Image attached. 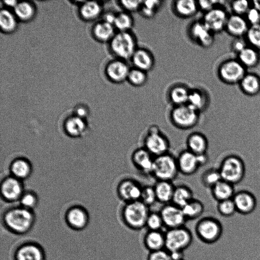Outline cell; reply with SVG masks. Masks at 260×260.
I'll list each match as a JSON object with an SVG mask.
<instances>
[{
    "label": "cell",
    "mask_w": 260,
    "mask_h": 260,
    "mask_svg": "<svg viewBox=\"0 0 260 260\" xmlns=\"http://www.w3.org/2000/svg\"><path fill=\"white\" fill-rule=\"evenodd\" d=\"M176 159L179 173L184 175H192L200 168L197 155L186 149L180 151Z\"/></svg>",
    "instance_id": "ac0fdd59"
},
{
    "label": "cell",
    "mask_w": 260,
    "mask_h": 260,
    "mask_svg": "<svg viewBox=\"0 0 260 260\" xmlns=\"http://www.w3.org/2000/svg\"><path fill=\"white\" fill-rule=\"evenodd\" d=\"M77 113L78 114V116L81 118L83 116H84L86 114V112L85 109L83 108H79L77 109Z\"/></svg>",
    "instance_id": "91938a15"
},
{
    "label": "cell",
    "mask_w": 260,
    "mask_h": 260,
    "mask_svg": "<svg viewBox=\"0 0 260 260\" xmlns=\"http://www.w3.org/2000/svg\"><path fill=\"white\" fill-rule=\"evenodd\" d=\"M143 142V147L154 157L169 152L170 141L157 125H152L148 127Z\"/></svg>",
    "instance_id": "ba28073f"
},
{
    "label": "cell",
    "mask_w": 260,
    "mask_h": 260,
    "mask_svg": "<svg viewBox=\"0 0 260 260\" xmlns=\"http://www.w3.org/2000/svg\"><path fill=\"white\" fill-rule=\"evenodd\" d=\"M169 117L174 126L178 129L187 130L198 125L200 113L187 104L174 106L170 111Z\"/></svg>",
    "instance_id": "5b68a950"
},
{
    "label": "cell",
    "mask_w": 260,
    "mask_h": 260,
    "mask_svg": "<svg viewBox=\"0 0 260 260\" xmlns=\"http://www.w3.org/2000/svg\"><path fill=\"white\" fill-rule=\"evenodd\" d=\"M249 26L244 16L233 13L229 16L225 29L230 35L238 38L245 36Z\"/></svg>",
    "instance_id": "44dd1931"
},
{
    "label": "cell",
    "mask_w": 260,
    "mask_h": 260,
    "mask_svg": "<svg viewBox=\"0 0 260 260\" xmlns=\"http://www.w3.org/2000/svg\"><path fill=\"white\" fill-rule=\"evenodd\" d=\"M12 170L13 174L19 178L26 177L30 171L27 162L23 160H17L12 165Z\"/></svg>",
    "instance_id": "c3c4849f"
},
{
    "label": "cell",
    "mask_w": 260,
    "mask_h": 260,
    "mask_svg": "<svg viewBox=\"0 0 260 260\" xmlns=\"http://www.w3.org/2000/svg\"><path fill=\"white\" fill-rule=\"evenodd\" d=\"M114 25L104 20L97 23L93 28L94 36L102 42L110 41L116 34Z\"/></svg>",
    "instance_id": "1f68e13d"
},
{
    "label": "cell",
    "mask_w": 260,
    "mask_h": 260,
    "mask_svg": "<svg viewBox=\"0 0 260 260\" xmlns=\"http://www.w3.org/2000/svg\"><path fill=\"white\" fill-rule=\"evenodd\" d=\"M14 260H45L44 251L36 243L27 242L19 245L14 253Z\"/></svg>",
    "instance_id": "2e32d148"
},
{
    "label": "cell",
    "mask_w": 260,
    "mask_h": 260,
    "mask_svg": "<svg viewBox=\"0 0 260 260\" xmlns=\"http://www.w3.org/2000/svg\"><path fill=\"white\" fill-rule=\"evenodd\" d=\"M176 260H185V259L183 258L178 259H176Z\"/></svg>",
    "instance_id": "be15d7a7"
},
{
    "label": "cell",
    "mask_w": 260,
    "mask_h": 260,
    "mask_svg": "<svg viewBox=\"0 0 260 260\" xmlns=\"http://www.w3.org/2000/svg\"><path fill=\"white\" fill-rule=\"evenodd\" d=\"M21 202L25 207H31L34 206L36 200L31 194H26L23 197Z\"/></svg>",
    "instance_id": "9f6ffc18"
},
{
    "label": "cell",
    "mask_w": 260,
    "mask_h": 260,
    "mask_svg": "<svg viewBox=\"0 0 260 260\" xmlns=\"http://www.w3.org/2000/svg\"><path fill=\"white\" fill-rule=\"evenodd\" d=\"M2 192L6 199L10 200H15L21 194V187L16 179L9 178L5 180L3 184Z\"/></svg>",
    "instance_id": "e575fe53"
},
{
    "label": "cell",
    "mask_w": 260,
    "mask_h": 260,
    "mask_svg": "<svg viewBox=\"0 0 260 260\" xmlns=\"http://www.w3.org/2000/svg\"><path fill=\"white\" fill-rule=\"evenodd\" d=\"M212 197L217 202L232 199L235 194L234 185L221 180L211 189Z\"/></svg>",
    "instance_id": "484cf974"
},
{
    "label": "cell",
    "mask_w": 260,
    "mask_h": 260,
    "mask_svg": "<svg viewBox=\"0 0 260 260\" xmlns=\"http://www.w3.org/2000/svg\"><path fill=\"white\" fill-rule=\"evenodd\" d=\"M193 198L192 189L186 185L180 184L175 186L172 203L182 209Z\"/></svg>",
    "instance_id": "f1b7e54d"
},
{
    "label": "cell",
    "mask_w": 260,
    "mask_h": 260,
    "mask_svg": "<svg viewBox=\"0 0 260 260\" xmlns=\"http://www.w3.org/2000/svg\"><path fill=\"white\" fill-rule=\"evenodd\" d=\"M229 16L224 8L218 6L205 13L202 20L214 34L219 33L225 28Z\"/></svg>",
    "instance_id": "7c38bea8"
},
{
    "label": "cell",
    "mask_w": 260,
    "mask_h": 260,
    "mask_svg": "<svg viewBox=\"0 0 260 260\" xmlns=\"http://www.w3.org/2000/svg\"><path fill=\"white\" fill-rule=\"evenodd\" d=\"M190 90L183 85H176L170 90L169 99L174 106H178L188 103Z\"/></svg>",
    "instance_id": "d6a6232c"
},
{
    "label": "cell",
    "mask_w": 260,
    "mask_h": 260,
    "mask_svg": "<svg viewBox=\"0 0 260 260\" xmlns=\"http://www.w3.org/2000/svg\"><path fill=\"white\" fill-rule=\"evenodd\" d=\"M88 216L86 212L80 208H74L67 213L66 221L71 228L75 230H81L88 223Z\"/></svg>",
    "instance_id": "d4e9b609"
},
{
    "label": "cell",
    "mask_w": 260,
    "mask_h": 260,
    "mask_svg": "<svg viewBox=\"0 0 260 260\" xmlns=\"http://www.w3.org/2000/svg\"><path fill=\"white\" fill-rule=\"evenodd\" d=\"M154 157L143 147L135 149L131 156L132 164L141 174L151 175Z\"/></svg>",
    "instance_id": "5bb4252c"
},
{
    "label": "cell",
    "mask_w": 260,
    "mask_h": 260,
    "mask_svg": "<svg viewBox=\"0 0 260 260\" xmlns=\"http://www.w3.org/2000/svg\"><path fill=\"white\" fill-rule=\"evenodd\" d=\"M245 37L249 46L260 50V24L250 25Z\"/></svg>",
    "instance_id": "b9f144b4"
},
{
    "label": "cell",
    "mask_w": 260,
    "mask_h": 260,
    "mask_svg": "<svg viewBox=\"0 0 260 260\" xmlns=\"http://www.w3.org/2000/svg\"><path fill=\"white\" fill-rule=\"evenodd\" d=\"M208 103L207 94L203 90L194 89L190 90L187 104L200 113L206 110Z\"/></svg>",
    "instance_id": "4dcf8cb0"
},
{
    "label": "cell",
    "mask_w": 260,
    "mask_h": 260,
    "mask_svg": "<svg viewBox=\"0 0 260 260\" xmlns=\"http://www.w3.org/2000/svg\"><path fill=\"white\" fill-rule=\"evenodd\" d=\"M130 60L133 67L147 73L153 69L155 63L154 58L152 53L143 48H138Z\"/></svg>",
    "instance_id": "7402d4cb"
},
{
    "label": "cell",
    "mask_w": 260,
    "mask_h": 260,
    "mask_svg": "<svg viewBox=\"0 0 260 260\" xmlns=\"http://www.w3.org/2000/svg\"><path fill=\"white\" fill-rule=\"evenodd\" d=\"M232 46L233 51H234L238 54L244 49H245L247 46V45H246V41L241 39V38H238L234 41Z\"/></svg>",
    "instance_id": "11a10c76"
},
{
    "label": "cell",
    "mask_w": 260,
    "mask_h": 260,
    "mask_svg": "<svg viewBox=\"0 0 260 260\" xmlns=\"http://www.w3.org/2000/svg\"><path fill=\"white\" fill-rule=\"evenodd\" d=\"M187 220H192L201 217L203 214L205 207L199 200L193 198L182 208Z\"/></svg>",
    "instance_id": "836d02e7"
},
{
    "label": "cell",
    "mask_w": 260,
    "mask_h": 260,
    "mask_svg": "<svg viewBox=\"0 0 260 260\" xmlns=\"http://www.w3.org/2000/svg\"><path fill=\"white\" fill-rule=\"evenodd\" d=\"M179 173L176 157L170 152L154 157L151 175L158 180L172 181Z\"/></svg>",
    "instance_id": "52a82bcc"
},
{
    "label": "cell",
    "mask_w": 260,
    "mask_h": 260,
    "mask_svg": "<svg viewBox=\"0 0 260 260\" xmlns=\"http://www.w3.org/2000/svg\"><path fill=\"white\" fill-rule=\"evenodd\" d=\"M147 80V72L134 67L131 68L127 78L129 84L135 87H140L143 86Z\"/></svg>",
    "instance_id": "60d3db41"
},
{
    "label": "cell",
    "mask_w": 260,
    "mask_h": 260,
    "mask_svg": "<svg viewBox=\"0 0 260 260\" xmlns=\"http://www.w3.org/2000/svg\"><path fill=\"white\" fill-rule=\"evenodd\" d=\"M102 11L101 6L95 1H87L82 4L80 9L81 16L86 20L98 17Z\"/></svg>",
    "instance_id": "8d00e7d4"
},
{
    "label": "cell",
    "mask_w": 260,
    "mask_h": 260,
    "mask_svg": "<svg viewBox=\"0 0 260 260\" xmlns=\"http://www.w3.org/2000/svg\"><path fill=\"white\" fill-rule=\"evenodd\" d=\"M165 249L172 254H183L193 241L191 232L185 225L167 230Z\"/></svg>",
    "instance_id": "3957f363"
},
{
    "label": "cell",
    "mask_w": 260,
    "mask_h": 260,
    "mask_svg": "<svg viewBox=\"0 0 260 260\" xmlns=\"http://www.w3.org/2000/svg\"><path fill=\"white\" fill-rule=\"evenodd\" d=\"M134 23V18L131 14L123 11L116 14L113 25L118 31H129L131 30Z\"/></svg>",
    "instance_id": "d590c367"
},
{
    "label": "cell",
    "mask_w": 260,
    "mask_h": 260,
    "mask_svg": "<svg viewBox=\"0 0 260 260\" xmlns=\"http://www.w3.org/2000/svg\"><path fill=\"white\" fill-rule=\"evenodd\" d=\"M145 227L147 230L162 231V229L165 226L159 212H149L146 220Z\"/></svg>",
    "instance_id": "f6af8a7d"
},
{
    "label": "cell",
    "mask_w": 260,
    "mask_h": 260,
    "mask_svg": "<svg viewBox=\"0 0 260 260\" xmlns=\"http://www.w3.org/2000/svg\"><path fill=\"white\" fill-rule=\"evenodd\" d=\"M246 94L253 96L260 92V77L253 73H247L239 83Z\"/></svg>",
    "instance_id": "4316f807"
},
{
    "label": "cell",
    "mask_w": 260,
    "mask_h": 260,
    "mask_svg": "<svg viewBox=\"0 0 260 260\" xmlns=\"http://www.w3.org/2000/svg\"><path fill=\"white\" fill-rule=\"evenodd\" d=\"M157 202L164 205L172 203L175 185L172 181L158 180L153 185Z\"/></svg>",
    "instance_id": "cb8c5ba5"
},
{
    "label": "cell",
    "mask_w": 260,
    "mask_h": 260,
    "mask_svg": "<svg viewBox=\"0 0 260 260\" xmlns=\"http://www.w3.org/2000/svg\"><path fill=\"white\" fill-rule=\"evenodd\" d=\"M186 149L197 155L207 153L209 142L206 136L200 132L190 133L186 139Z\"/></svg>",
    "instance_id": "ffe728a7"
},
{
    "label": "cell",
    "mask_w": 260,
    "mask_h": 260,
    "mask_svg": "<svg viewBox=\"0 0 260 260\" xmlns=\"http://www.w3.org/2000/svg\"><path fill=\"white\" fill-rule=\"evenodd\" d=\"M68 133L72 136L81 134L85 128V123L81 118L76 116L70 118L66 123Z\"/></svg>",
    "instance_id": "7bdbcfd3"
},
{
    "label": "cell",
    "mask_w": 260,
    "mask_h": 260,
    "mask_svg": "<svg viewBox=\"0 0 260 260\" xmlns=\"http://www.w3.org/2000/svg\"><path fill=\"white\" fill-rule=\"evenodd\" d=\"M147 260H173L171 253L166 249L149 252Z\"/></svg>",
    "instance_id": "816d5d0a"
},
{
    "label": "cell",
    "mask_w": 260,
    "mask_h": 260,
    "mask_svg": "<svg viewBox=\"0 0 260 260\" xmlns=\"http://www.w3.org/2000/svg\"><path fill=\"white\" fill-rule=\"evenodd\" d=\"M200 167L206 165L209 161V156L207 153L197 155Z\"/></svg>",
    "instance_id": "6f0895ef"
},
{
    "label": "cell",
    "mask_w": 260,
    "mask_h": 260,
    "mask_svg": "<svg viewBox=\"0 0 260 260\" xmlns=\"http://www.w3.org/2000/svg\"><path fill=\"white\" fill-rule=\"evenodd\" d=\"M4 3L8 6L13 7L14 8L17 4L18 2L16 1H5Z\"/></svg>",
    "instance_id": "94428289"
},
{
    "label": "cell",
    "mask_w": 260,
    "mask_h": 260,
    "mask_svg": "<svg viewBox=\"0 0 260 260\" xmlns=\"http://www.w3.org/2000/svg\"><path fill=\"white\" fill-rule=\"evenodd\" d=\"M218 169L222 180L233 185L240 183L245 175L244 162L240 157L234 154L223 158Z\"/></svg>",
    "instance_id": "277c9868"
},
{
    "label": "cell",
    "mask_w": 260,
    "mask_h": 260,
    "mask_svg": "<svg viewBox=\"0 0 260 260\" xmlns=\"http://www.w3.org/2000/svg\"><path fill=\"white\" fill-rule=\"evenodd\" d=\"M135 36L129 31H118L110 41L111 51L118 59L130 60L138 48Z\"/></svg>",
    "instance_id": "8992f818"
},
{
    "label": "cell",
    "mask_w": 260,
    "mask_h": 260,
    "mask_svg": "<svg viewBox=\"0 0 260 260\" xmlns=\"http://www.w3.org/2000/svg\"><path fill=\"white\" fill-rule=\"evenodd\" d=\"M149 212V207L140 200L126 203L121 210V219L128 229L139 231L145 227Z\"/></svg>",
    "instance_id": "6da1fadb"
},
{
    "label": "cell",
    "mask_w": 260,
    "mask_h": 260,
    "mask_svg": "<svg viewBox=\"0 0 260 260\" xmlns=\"http://www.w3.org/2000/svg\"><path fill=\"white\" fill-rule=\"evenodd\" d=\"M0 26L1 29L5 32H10L16 28L17 21L15 14L6 9L0 12Z\"/></svg>",
    "instance_id": "74e56055"
},
{
    "label": "cell",
    "mask_w": 260,
    "mask_h": 260,
    "mask_svg": "<svg viewBox=\"0 0 260 260\" xmlns=\"http://www.w3.org/2000/svg\"><path fill=\"white\" fill-rule=\"evenodd\" d=\"M159 213L167 230L184 226L187 221L182 209L172 203L164 205Z\"/></svg>",
    "instance_id": "8fae6325"
},
{
    "label": "cell",
    "mask_w": 260,
    "mask_h": 260,
    "mask_svg": "<svg viewBox=\"0 0 260 260\" xmlns=\"http://www.w3.org/2000/svg\"><path fill=\"white\" fill-rule=\"evenodd\" d=\"M173 8L179 16L185 18L192 17L199 10L198 1L193 0L176 1Z\"/></svg>",
    "instance_id": "83f0119b"
},
{
    "label": "cell",
    "mask_w": 260,
    "mask_h": 260,
    "mask_svg": "<svg viewBox=\"0 0 260 260\" xmlns=\"http://www.w3.org/2000/svg\"><path fill=\"white\" fill-rule=\"evenodd\" d=\"M140 201L149 207L157 202L153 186L145 185L143 186Z\"/></svg>",
    "instance_id": "7dc6e473"
},
{
    "label": "cell",
    "mask_w": 260,
    "mask_h": 260,
    "mask_svg": "<svg viewBox=\"0 0 260 260\" xmlns=\"http://www.w3.org/2000/svg\"><path fill=\"white\" fill-rule=\"evenodd\" d=\"M143 186L137 180L126 178L121 180L118 187L117 193L125 203L140 200Z\"/></svg>",
    "instance_id": "4fadbf2b"
},
{
    "label": "cell",
    "mask_w": 260,
    "mask_h": 260,
    "mask_svg": "<svg viewBox=\"0 0 260 260\" xmlns=\"http://www.w3.org/2000/svg\"><path fill=\"white\" fill-rule=\"evenodd\" d=\"M222 180L218 169L210 168L205 170L201 174L200 180L202 185L211 189Z\"/></svg>",
    "instance_id": "f35d334b"
},
{
    "label": "cell",
    "mask_w": 260,
    "mask_h": 260,
    "mask_svg": "<svg viewBox=\"0 0 260 260\" xmlns=\"http://www.w3.org/2000/svg\"><path fill=\"white\" fill-rule=\"evenodd\" d=\"M115 15L116 14L108 13L105 16L104 21L113 25Z\"/></svg>",
    "instance_id": "680465c9"
},
{
    "label": "cell",
    "mask_w": 260,
    "mask_h": 260,
    "mask_svg": "<svg viewBox=\"0 0 260 260\" xmlns=\"http://www.w3.org/2000/svg\"><path fill=\"white\" fill-rule=\"evenodd\" d=\"M35 218L25 208H16L8 211L4 216V223L10 232L17 235L28 233L32 228Z\"/></svg>",
    "instance_id": "7a4b0ae2"
},
{
    "label": "cell",
    "mask_w": 260,
    "mask_h": 260,
    "mask_svg": "<svg viewBox=\"0 0 260 260\" xmlns=\"http://www.w3.org/2000/svg\"><path fill=\"white\" fill-rule=\"evenodd\" d=\"M231 6L234 14L244 16L252 7V3L245 0L234 1Z\"/></svg>",
    "instance_id": "681fc988"
},
{
    "label": "cell",
    "mask_w": 260,
    "mask_h": 260,
    "mask_svg": "<svg viewBox=\"0 0 260 260\" xmlns=\"http://www.w3.org/2000/svg\"><path fill=\"white\" fill-rule=\"evenodd\" d=\"M245 16L250 25L260 24V11L253 7L249 9Z\"/></svg>",
    "instance_id": "f5cc1de1"
},
{
    "label": "cell",
    "mask_w": 260,
    "mask_h": 260,
    "mask_svg": "<svg viewBox=\"0 0 260 260\" xmlns=\"http://www.w3.org/2000/svg\"><path fill=\"white\" fill-rule=\"evenodd\" d=\"M194 232L201 242L206 245L212 244L221 235L220 222L216 216H204L197 222Z\"/></svg>",
    "instance_id": "9c48e42d"
},
{
    "label": "cell",
    "mask_w": 260,
    "mask_h": 260,
    "mask_svg": "<svg viewBox=\"0 0 260 260\" xmlns=\"http://www.w3.org/2000/svg\"><path fill=\"white\" fill-rule=\"evenodd\" d=\"M142 2L139 0H123L120 1V5L124 11L131 14L140 11Z\"/></svg>",
    "instance_id": "f907efd6"
},
{
    "label": "cell",
    "mask_w": 260,
    "mask_h": 260,
    "mask_svg": "<svg viewBox=\"0 0 260 260\" xmlns=\"http://www.w3.org/2000/svg\"><path fill=\"white\" fill-rule=\"evenodd\" d=\"M160 1H143L139 12L146 18L153 17L161 5Z\"/></svg>",
    "instance_id": "ee69618b"
},
{
    "label": "cell",
    "mask_w": 260,
    "mask_h": 260,
    "mask_svg": "<svg viewBox=\"0 0 260 260\" xmlns=\"http://www.w3.org/2000/svg\"><path fill=\"white\" fill-rule=\"evenodd\" d=\"M221 2L218 1H198V5L199 9L206 13L215 7L220 6Z\"/></svg>",
    "instance_id": "db71d44e"
},
{
    "label": "cell",
    "mask_w": 260,
    "mask_h": 260,
    "mask_svg": "<svg viewBox=\"0 0 260 260\" xmlns=\"http://www.w3.org/2000/svg\"><path fill=\"white\" fill-rule=\"evenodd\" d=\"M216 210L219 215L224 217L232 216L237 212L233 199L217 202Z\"/></svg>",
    "instance_id": "bcb514c9"
},
{
    "label": "cell",
    "mask_w": 260,
    "mask_h": 260,
    "mask_svg": "<svg viewBox=\"0 0 260 260\" xmlns=\"http://www.w3.org/2000/svg\"><path fill=\"white\" fill-rule=\"evenodd\" d=\"M252 6L260 11V0H256L251 2Z\"/></svg>",
    "instance_id": "6125c7cd"
},
{
    "label": "cell",
    "mask_w": 260,
    "mask_h": 260,
    "mask_svg": "<svg viewBox=\"0 0 260 260\" xmlns=\"http://www.w3.org/2000/svg\"><path fill=\"white\" fill-rule=\"evenodd\" d=\"M246 73V68L237 59L226 60L218 69L219 78L229 84L239 83Z\"/></svg>",
    "instance_id": "30bf717a"
},
{
    "label": "cell",
    "mask_w": 260,
    "mask_h": 260,
    "mask_svg": "<svg viewBox=\"0 0 260 260\" xmlns=\"http://www.w3.org/2000/svg\"><path fill=\"white\" fill-rule=\"evenodd\" d=\"M237 212L242 214H248L255 210L257 202L255 196L247 190H240L233 198Z\"/></svg>",
    "instance_id": "d6986e66"
},
{
    "label": "cell",
    "mask_w": 260,
    "mask_h": 260,
    "mask_svg": "<svg viewBox=\"0 0 260 260\" xmlns=\"http://www.w3.org/2000/svg\"><path fill=\"white\" fill-rule=\"evenodd\" d=\"M189 34L191 38L204 48L212 46L214 41V34L202 20L193 22L190 26Z\"/></svg>",
    "instance_id": "9a60e30c"
},
{
    "label": "cell",
    "mask_w": 260,
    "mask_h": 260,
    "mask_svg": "<svg viewBox=\"0 0 260 260\" xmlns=\"http://www.w3.org/2000/svg\"><path fill=\"white\" fill-rule=\"evenodd\" d=\"M15 16L23 21L31 19L35 15V9L32 4L26 1L18 2L14 8Z\"/></svg>",
    "instance_id": "ab89813d"
},
{
    "label": "cell",
    "mask_w": 260,
    "mask_h": 260,
    "mask_svg": "<svg viewBox=\"0 0 260 260\" xmlns=\"http://www.w3.org/2000/svg\"><path fill=\"white\" fill-rule=\"evenodd\" d=\"M237 59L246 68L256 67L260 60V54L257 49L247 46L238 54Z\"/></svg>",
    "instance_id": "f546056e"
},
{
    "label": "cell",
    "mask_w": 260,
    "mask_h": 260,
    "mask_svg": "<svg viewBox=\"0 0 260 260\" xmlns=\"http://www.w3.org/2000/svg\"><path fill=\"white\" fill-rule=\"evenodd\" d=\"M130 69L125 60L117 58L107 64L105 72L110 80L115 83H121L127 81Z\"/></svg>",
    "instance_id": "e0dca14e"
},
{
    "label": "cell",
    "mask_w": 260,
    "mask_h": 260,
    "mask_svg": "<svg viewBox=\"0 0 260 260\" xmlns=\"http://www.w3.org/2000/svg\"><path fill=\"white\" fill-rule=\"evenodd\" d=\"M143 243L149 252L165 249V232L162 231L147 230L144 235Z\"/></svg>",
    "instance_id": "603a6c76"
}]
</instances>
